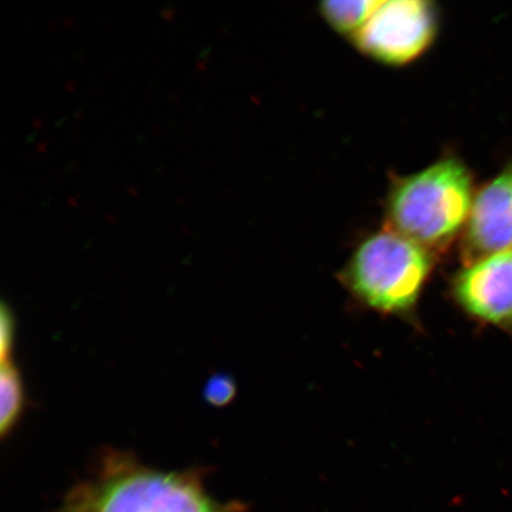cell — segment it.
<instances>
[{"label":"cell","mask_w":512,"mask_h":512,"mask_svg":"<svg viewBox=\"0 0 512 512\" xmlns=\"http://www.w3.org/2000/svg\"><path fill=\"white\" fill-rule=\"evenodd\" d=\"M211 497L197 472H164L132 454L102 456L95 475L69 492L60 512H243Z\"/></svg>","instance_id":"1"},{"label":"cell","mask_w":512,"mask_h":512,"mask_svg":"<svg viewBox=\"0 0 512 512\" xmlns=\"http://www.w3.org/2000/svg\"><path fill=\"white\" fill-rule=\"evenodd\" d=\"M473 201L465 165L456 158L440 160L396 185L389 200L390 226L426 249L443 247L466 226Z\"/></svg>","instance_id":"2"},{"label":"cell","mask_w":512,"mask_h":512,"mask_svg":"<svg viewBox=\"0 0 512 512\" xmlns=\"http://www.w3.org/2000/svg\"><path fill=\"white\" fill-rule=\"evenodd\" d=\"M430 251L394 230L364 240L344 271V281L360 302L386 315L408 317L430 278Z\"/></svg>","instance_id":"3"},{"label":"cell","mask_w":512,"mask_h":512,"mask_svg":"<svg viewBox=\"0 0 512 512\" xmlns=\"http://www.w3.org/2000/svg\"><path fill=\"white\" fill-rule=\"evenodd\" d=\"M437 31L433 5L424 0L382 2L354 36L356 47L373 59L401 66L431 46Z\"/></svg>","instance_id":"4"},{"label":"cell","mask_w":512,"mask_h":512,"mask_svg":"<svg viewBox=\"0 0 512 512\" xmlns=\"http://www.w3.org/2000/svg\"><path fill=\"white\" fill-rule=\"evenodd\" d=\"M452 296L476 322L512 334V248L467 262L453 279Z\"/></svg>","instance_id":"5"},{"label":"cell","mask_w":512,"mask_h":512,"mask_svg":"<svg viewBox=\"0 0 512 512\" xmlns=\"http://www.w3.org/2000/svg\"><path fill=\"white\" fill-rule=\"evenodd\" d=\"M512 248V164L473 201L464 235L467 262Z\"/></svg>","instance_id":"6"},{"label":"cell","mask_w":512,"mask_h":512,"mask_svg":"<svg viewBox=\"0 0 512 512\" xmlns=\"http://www.w3.org/2000/svg\"><path fill=\"white\" fill-rule=\"evenodd\" d=\"M383 0H356V2H324L320 12L332 28L342 34L355 36L367 24Z\"/></svg>","instance_id":"7"},{"label":"cell","mask_w":512,"mask_h":512,"mask_svg":"<svg viewBox=\"0 0 512 512\" xmlns=\"http://www.w3.org/2000/svg\"><path fill=\"white\" fill-rule=\"evenodd\" d=\"M0 384H2V414H0V430L5 438L15 426L24 408V388L21 373L15 366L12 357L2 360L0 370Z\"/></svg>","instance_id":"8"},{"label":"cell","mask_w":512,"mask_h":512,"mask_svg":"<svg viewBox=\"0 0 512 512\" xmlns=\"http://www.w3.org/2000/svg\"><path fill=\"white\" fill-rule=\"evenodd\" d=\"M235 394V386L228 377H217L208 383L206 390L207 399L217 406L226 405Z\"/></svg>","instance_id":"9"},{"label":"cell","mask_w":512,"mask_h":512,"mask_svg":"<svg viewBox=\"0 0 512 512\" xmlns=\"http://www.w3.org/2000/svg\"><path fill=\"white\" fill-rule=\"evenodd\" d=\"M15 320L12 317L8 306L3 304L2 309V337H0V351H2V360L11 357L12 344H14Z\"/></svg>","instance_id":"10"},{"label":"cell","mask_w":512,"mask_h":512,"mask_svg":"<svg viewBox=\"0 0 512 512\" xmlns=\"http://www.w3.org/2000/svg\"><path fill=\"white\" fill-rule=\"evenodd\" d=\"M209 51H210V47H206V48H204V49L201 51V55H200V56H201V57L206 56V55L209 53Z\"/></svg>","instance_id":"11"}]
</instances>
